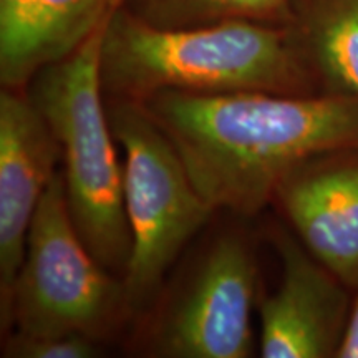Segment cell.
I'll use <instances>...</instances> for the list:
<instances>
[{"label": "cell", "mask_w": 358, "mask_h": 358, "mask_svg": "<svg viewBox=\"0 0 358 358\" xmlns=\"http://www.w3.org/2000/svg\"><path fill=\"white\" fill-rule=\"evenodd\" d=\"M105 25L69 55L38 70L25 92L60 145L66 203L80 237L106 271L123 279L133 241L124 209L123 166L103 101Z\"/></svg>", "instance_id": "3957f363"}, {"label": "cell", "mask_w": 358, "mask_h": 358, "mask_svg": "<svg viewBox=\"0 0 358 358\" xmlns=\"http://www.w3.org/2000/svg\"><path fill=\"white\" fill-rule=\"evenodd\" d=\"M108 116L124 153V209L133 245L123 285L128 312L136 313L153 302L169 267L216 209L141 103L113 100Z\"/></svg>", "instance_id": "277c9868"}, {"label": "cell", "mask_w": 358, "mask_h": 358, "mask_svg": "<svg viewBox=\"0 0 358 358\" xmlns=\"http://www.w3.org/2000/svg\"><path fill=\"white\" fill-rule=\"evenodd\" d=\"M358 290V287H357ZM338 358H358V294L355 302L350 308V317H348L345 334H343L342 343H340Z\"/></svg>", "instance_id": "5bb4252c"}, {"label": "cell", "mask_w": 358, "mask_h": 358, "mask_svg": "<svg viewBox=\"0 0 358 358\" xmlns=\"http://www.w3.org/2000/svg\"><path fill=\"white\" fill-rule=\"evenodd\" d=\"M256 287L257 262L244 237H217L161 313L151 350L168 358L250 357Z\"/></svg>", "instance_id": "8992f818"}, {"label": "cell", "mask_w": 358, "mask_h": 358, "mask_svg": "<svg viewBox=\"0 0 358 358\" xmlns=\"http://www.w3.org/2000/svg\"><path fill=\"white\" fill-rule=\"evenodd\" d=\"M133 15L159 29L250 22L289 27L290 0H123Z\"/></svg>", "instance_id": "7c38bea8"}, {"label": "cell", "mask_w": 358, "mask_h": 358, "mask_svg": "<svg viewBox=\"0 0 358 358\" xmlns=\"http://www.w3.org/2000/svg\"><path fill=\"white\" fill-rule=\"evenodd\" d=\"M306 249L347 287H358V148L315 156L275 187Z\"/></svg>", "instance_id": "9c48e42d"}, {"label": "cell", "mask_w": 358, "mask_h": 358, "mask_svg": "<svg viewBox=\"0 0 358 358\" xmlns=\"http://www.w3.org/2000/svg\"><path fill=\"white\" fill-rule=\"evenodd\" d=\"M101 355L98 338L82 334L27 337L13 334L6 338L2 357L7 358H95Z\"/></svg>", "instance_id": "4fadbf2b"}, {"label": "cell", "mask_w": 358, "mask_h": 358, "mask_svg": "<svg viewBox=\"0 0 358 358\" xmlns=\"http://www.w3.org/2000/svg\"><path fill=\"white\" fill-rule=\"evenodd\" d=\"M122 277L93 257L71 221L64 171L48 182L29 229L12 294L10 322L27 337L100 338L127 313Z\"/></svg>", "instance_id": "5b68a950"}, {"label": "cell", "mask_w": 358, "mask_h": 358, "mask_svg": "<svg viewBox=\"0 0 358 358\" xmlns=\"http://www.w3.org/2000/svg\"><path fill=\"white\" fill-rule=\"evenodd\" d=\"M123 0H0V83L25 90L78 48Z\"/></svg>", "instance_id": "30bf717a"}, {"label": "cell", "mask_w": 358, "mask_h": 358, "mask_svg": "<svg viewBox=\"0 0 358 358\" xmlns=\"http://www.w3.org/2000/svg\"><path fill=\"white\" fill-rule=\"evenodd\" d=\"M289 29L327 93L358 98V0H290Z\"/></svg>", "instance_id": "8fae6325"}, {"label": "cell", "mask_w": 358, "mask_h": 358, "mask_svg": "<svg viewBox=\"0 0 358 358\" xmlns=\"http://www.w3.org/2000/svg\"><path fill=\"white\" fill-rule=\"evenodd\" d=\"M100 75L110 100L138 103L159 92L312 95L315 82L289 27L159 29L123 3L103 30Z\"/></svg>", "instance_id": "7a4b0ae2"}, {"label": "cell", "mask_w": 358, "mask_h": 358, "mask_svg": "<svg viewBox=\"0 0 358 358\" xmlns=\"http://www.w3.org/2000/svg\"><path fill=\"white\" fill-rule=\"evenodd\" d=\"M214 209L254 216L295 166L358 148V98L159 92L141 101Z\"/></svg>", "instance_id": "6da1fadb"}, {"label": "cell", "mask_w": 358, "mask_h": 358, "mask_svg": "<svg viewBox=\"0 0 358 358\" xmlns=\"http://www.w3.org/2000/svg\"><path fill=\"white\" fill-rule=\"evenodd\" d=\"M275 248L282 274L259 308L261 357H337L350 317L347 285L285 231H277Z\"/></svg>", "instance_id": "ba28073f"}, {"label": "cell", "mask_w": 358, "mask_h": 358, "mask_svg": "<svg viewBox=\"0 0 358 358\" xmlns=\"http://www.w3.org/2000/svg\"><path fill=\"white\" fill-rule=\"evenodd\" d=\"M62 164L47 120L25 90L0 92V325L12 329V294L29 229L43 192Z\"/></svg>", "instance_id": "52a82bcc"}]
</instances>
